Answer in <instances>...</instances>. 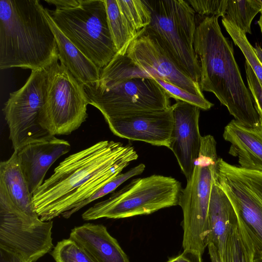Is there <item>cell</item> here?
<instances>
[{
  "instance_id": "3",
  "label": "cell",
  "mask_w": 262,
  "mask_h": 262,
  "mask_svg": "<svg viewBox=\"0 0 262 262\" xmlns=\"http://www.w3.org/2000/svg\"><path fill=\"white\" fill-rule=\"evenodd\" d=\"M58 60L55 35L39 1L1 0V70H43Z\"/></svg>"
},
{
  "instance_id": "16",
  "label": "cell",
  "mask_w": 262,
  "mask_h": 262,
  "mask_svg": "<svg viewBox=\"0 0 262 262\" xmlns=\"http://www.w3.org/2000/svg\"><path fill=\"white\" fill-rule=\"evenodd\" d=\"M70 149L68 141L50 135L28 143L15 151L32 195L43 184L52 165Z\"/></svg>"
},
{
  "instance_id": "34",
  "label": "cell",
  "mask_w": 262,
  "mask_h": 262,
  "mask_svg": "<svg viewBox=\"0 0 262 262\" xmlns=\"http://www.w3.org/2000/svg\"><path fill=\"white\" fill-rule=\"evenodd\" d=\"M194 252L183 251L181 254L169 259L167 262H194Z\"/></svg>"
},
{
  "instance_id": "23",
  "label": "cell",
  "mask_w": 262,
  "mask_h": 262,
  "mask_svg": "<svg viewBox=\"0 0 262 262\" xmlns=\"http://www.w3.org/2000/svg\"><path fill=\"white\" fill-rule=\"evenodd\" d=\"M107 21L117 54H124L137 36L128 20L121 11L117 0H104Z\"/></svg>"
},
{
  "instance_id": "36",
  "label": "cell",
  "mask_w": 262,
  "mask_h": 262,
  "mask_svg": "<svg viewBox=\"0 0 262 262\" xmlns=\"http://www.w3.org/2000/svg\"><path fill=\"white\" fill-rule=\"evenodd\" d=\"M254 50L258 59L262 64V48L258 44L256 43Z\"/></svg>"
},
{
  "instance_id": "4",
  "label": "cell",
  "mask_w": 262,
  "mask_h": 262,
  "mask_svg": "<svg viewBox=\"0 0 262 262\" xmlns=\"http://www.w3.org/2000/svg\"><path fill=\"white\" fill-rule=\"evenodd\" d=\"M216 142L210 135L202 137L199 156L178 205L182 210L184 251L203 255L207 247L208 209L218 157Z\"/></svg>"
},
{
  "instance_id": "17",
  "label": "cell",
  "mask_w": 262,
  "mask_h": 262,
  "mask_svg": "<svg viewBox=\"0 0 262 262\" xmlns=\"http://www.w3.org/2000/svg\"><path fill=\"white\" fill-rule=\"evenodd\" d=\"M255 108L259 116L257 126H246L233 119L225 127L223 136L230 143L229 154L237 158L239 167L262 171V113Z\"/></svg>"
},
{
  "instance_id": "19",
  "label": "cell",
  "mask_w": 262,
  "mask_h": 262,
  "mask_svg": "<svg viewBox=\"0 0 262 262\" xmlns=\"http://www.w3.org/2000/svg\"><path fill=\"white\" fill-rule=\"evenodd\" d=\"M45 13L55 35L60 63L63 64L74 78L84 87L98 82L101 69L80 51L60 30L51 18L48 9Z\"/></svg>"
},
{
  "instance_id": "15",
  "label": "cell",
  "mask_w": 262,
  "mask_h": 262,
  "mask_svg": "<svg viewBox=\"0 0 262 262\" xmlns=\"http://www.w3.org/2000/svg\"><path fill=\"white\" fill-rule=\"evenodd\" d=\"M112 133L120 138L168 148L174 125L173 107L138 114L107 122Z\"/></svg>"
},
{
  "instance_id": "27",
  "label": "cell",
  "mask_w": 262,
  "mask_h": 262,
  "mask_svg": "<svg viewBox=\"0 0 262 262\" xmlns=\"http://www.w3.org/2000/svg\"><path fill=\"white\" fill-rule=\"evenodd\" d=\"M51 255L56 262H94L73 239L69 238L58 242Z\"/></svg>"
},
{
  "instance_id": "7",
  "label": "cell",
  "mask_w": 262,
  "mask_h": 262,
  "mask_svg": "<svg viewBox=\"0 0 262 262\" xmlns=\"http://www.w3.org/2000/svg\"><path fill=\"white\" fill-rule=\"evenodd\" d=\"M48 11L64 35L100 68L117 54L104 0H80L76 7Z\"/></svg>"
},
{
  "instance_id": "12",
  "label": "cell",
  "mask_w": 262,
  "mask_h": 262,
  "mask_svg": "<svg viewBox=\"0 0 262 262\" xmlns=\"http://www.w3.org/2000/svg\"><path fill=\"white\" fill-rule=\"evenodd\" d=\"M46 69L31 71L25 84L10 93L3 108L14 151L26 144L51 135L41 126V110L47 88Z\"/></svg>"
},
{
  "instance_id": "25",
  "label": "cell",
  "mask_w": 262,
  "mask_h": 262,
  "mask_svg": "<svg viewBox=\"0 0 262 262\" xmlns=\"http://www.w3.org/2000/svg\"><path fill=\"white\" fill-rule=\"evenodd\" d=\"M222 22L235 45L242 51L246 61L249 64L262 86V64L258 59L254 47L248 41L246 34L225 17L222 18Z\"/></svg>"
},
{
  "instance_id": "21",
  "label": "cell",
  "mask_w": 262,
  "mask_h": 262,
  "mask_svg": "<svg viewBox=\"0 0 262 262\" xmlns=\"http://www.w3.org/2000/svg\"><path fill=\"white\" fill-rule=\"evenodd\" d=\"M0 186L6 190L12 203L21 211L32 217L36 213L27 180L16 152L0 163Z\"/></svg>"
},
{
  "instance_id": "13",
  "label": "cell",
  "mask_w": 262,
  "mask_h": 262,
  "mask_svg": "<svg viewBox=\"0 0 262 262\" xmlns=\"http://www.w3.org/2000/svg\"><path fill=\"white\" fill-rule=\"evenodd\" d=\"M124 54L145 72L149 78L166 81L192 94L205 97L199 83L179 68L145 28L132 40Z\"/></svg>"
},
{
  "instance_id": "1",
  "label": "cell",
  "mask_w": 262,
  "mask_h": 262,
  "mask_svg": "<svg viewBox=\"0 0 262 262\" xmlns=\"http://www.w3.org/2000/svg\"><path fill=\"white\" fill-rule=\"evenodd\" d=\"M138 157L131 144L108 140L69 156L33 194L36 213L42 221L60 215L69 219L81 203Z\"/></svg>"
},
{
  "instance_id": "11",
  "label": "cell",
  "mask_w": 262,
  "mask_h": 262,
  "mask_svg": "<svg viewBox=\"0 0 262 262\" xmlns=\"http://www.w3.org/2000/svg\"><path fill=\"white\" fill-rule=\"evenodd\" d=\"M213 182L227 196L261 252L262 171L233 165L219 158Z\"/></svg>"
},
{
  "instance_id": "35",
  "label": "cell",
  "mask_w": 262,
  "mask_h": 262,
  "mask_svg": "<svg viewBox=\"0 0 262 262\" xmlns=\"http://www.w3.org/2000/svg\"><path fill=\"white\" fill-rule=\"evenodd\" d=\"M211 262H223V260L216 247L212 243L207 245Z\"/></svg>"
},
{
  "instance_id": "39",
  "label": "cell",
  "mask_w": 262,
  "mask_h": 262,
  "mask_svg": "<svg viewBox=\"0 0 262 262\" xmlns=\"http://www.w3.org/2000/svg\"><path fill=\"white\" fill-rule=\"evenodd\" d=\"M257 24L259 27L260 31L262 33V11L260 12V15L259 17V19L257 21Z\"/></svg>"
},
{
  "instance_id": "37",
  "label": "cell",
  "mask_w": 262,
  "mask_h": 262,
  "mask_svg": "<svg viewBox=\"0 0 262 262\" xmlns=\"http://www.w3.org/2000/svg\"><path fill=\"white\" fill-rule=\"evenodd\" d=\"M194 262H203L202 255L199 253H195L194 254Z\"/></svg>"
},
{
  "instance_id": "38",
  "label": "cell",
  "mask_w": 262,
  "mask_h": 262,
  "mask_svg": "<svg viewBox=\"0 0 262 262\" xmlns=\"http://www.w3.org/2000/svg\"><path fill=\"white\" fill-rule=\"evenodd\" d=\"M255 259L257 262H262V251L257 252Z\"/></svg>"
},
{
  "instance_id": "26",
  "label": "cell",
  "mask_w": 262,
  "mask_h": 262,
  "mask_svg": "<svg viewBox=\"0 0 262 262\" xmlns=\"http://www.w3.org/2000/svg\"><path fill=\"white\" fill-rule=\"evenodd\" d=\"M121 11L136 33L147 27L151 12L146 0H117Z\"/></svg>"
},
{
  "instance_id": "24",
  "label": "cell",
  "mask_w": 262,
  "mask_h": 262,
  "mask_svg": "<svg viewBox=\"0 0 262 262\" xmlns=\"http://www.w3.org/2000/svg\"><path fill=\"white\" fill-rule=\"evenodd\" d=\"M261 11L262 0H227L224 17L234 24L245 34H251L252 21Z\"/></svg>"
},
{
  "instance_id": "20",
  "label": "cell",
  "mask_w": 262,
  "mask_h": 262,
  "mask_svg": "<svg viewBox=\"0 0 262 262\" xmlns=\"http://www.w3.org/2000/svg\"><path fill=\"white\" fill-rule=\"evenodd\" d=\"M237 222L236 212L230 201L213 182L208 209L207 242L212 243L216 247L222 260L228 235Z\"/></svg>"
},
{
  "instance_id": "28",
  "label": "cell",
  "mask_w": 262,
  "mask_h": 262,
  "mask_svg": "<svg viewBox=\"0 0 262 262\" xmlns=\"http://www.w3.org/2000/svg\"><path fill=\"white\" fill-rule=\"evenodd\" d=\"M154 80L165 90L170 98H173L176 101L185 102L204 110H208L213 105V104L207 100L205 97H201L192 94L166 81L159 79Z\"/></svg>"
},
{
  "instance_id": "32",
  "label": "cell",
  "mask_w": 262,
  "mask_h": 262,
  "mask_svg": "<svg viewBox=\"0 0 262 262\" xmlns=\"http://www.w3.org/2000/svg\"><path fill=\"white\" fill-rule=\"evenodd\" d=\"M45 1L50 5H54L57 9L74 7L80 3V0H45Z\"/></svg>"
},
{
  "instance_id": "31",
  "label": "cell",
  "mask_w": 262,
  "mask_h": 262,
  "mask_svg": "<svg viewBox=\"0 0 262 262\" xmlns=\"http://www.w3.org/2000/svg\"><path fill=\"white\" fill-rule=\"evenodd\" d=\"M245 67L247 83L254 107L258 108L262 113V86L246 61Z\"/></svg>"
},
{
  "instance_id": "6",
  "label": "cell",
  "mask_w": 262,
  "mask_h": 262,
  "mask_svg": "<svg viewBox=\"0 0 262 262\" xmlns=\"http://www.w3.org/2000/svg\"><path fill=\"white\" fill-rule=\"evenodd\" d=\"M182 189L181 183L171 177L154 174L135 179L107 199L88 209L82 218L91 221L149 214L178 205Z\"/></svg>"
},
{
  "instance_id": "5",
  "label": "cell",
  "mask_w": 262,
  "mask_h": 262,
  "mask_svg": "<svg viewBox=\"0 0 262 262\" xmlns=\"http://www.w3.org/2000/svg\"><path fill=\"white\" fill-rule=\"evenodd\" d=\"M151 20L145 28L174 63L199 83L200 62L194 49L195 13L187 1L149 0Z\"/></svg>"
},
{
  "instance_id": "2",
  "label": "cell",
  "mask_w": 262,
  "mask_h": 262,
  "mask_svg": "<svg viewBox=\"0 0 262 262\" xmlns=\"http://www.w3.org/2000/svg\"><path fill=\"white\" fill-rule=\"evenodd\" d=\"M219 17H204L196 27L194 49L200 58L202 91L211 92L242 125L259 122L251 93L243 80L232 43L223 34Z\"/></svg>"
},
{
  "instance_id": "10",
  "label": "cell",
  "mask_w": 262,
  "mask_h": 262,
  "mask_svg": "<svg viewBox=\"0 0 262 262\" xmlns=\"http://www.w3.org/2000/svg\"><path fill=\"white\" fill-rule=\"evenodd\" d=\"M53 224L21 211L0 186V248L25 262H35L54 247Z\"/></svg>"
},
{
  "instance_id": "22",
  "label": "cell",
  "mask_w": 262,
  "mask_h": 262,
  "mask_svg": "<svg viewBox=\"0 0 262 262\" xmlns=\"http://www.w3.org/2000/svg\"><path fill=\"white\" fill-rule=\"evenodd\" d=\"M237 216L238 222L228 235L223 262H257L256 246L243 221Z\"/></svg>"
},
{
  "instance_id": "33",
  "label": "cell",
  "mask_w": 262,
  "mask_h": 262,
  "mask_svg": "<svg viewBox=\"0 0 262 262\" xmlns=\"http://www.w3.org/2000/svg\"><path fill=\"white\" fill-rule=\"evenodd\" d=\"M0 262H25L14 253L0 248Z\"/></svg>"
},
{
  "instance_id": "14",
  "label": "cell",
  "mask_w": 262,
  "mask_h": 262,
  "mask_svg": "<svg viewBox=\"0 0 262 262\" xmlns=\"http://www.w3.org/2000/svg\"><path fill=\"white\" fill-rule=\"evenodd\" d=\"M172 106L174 125L168 148L174 154L188 180L200 150L202 137L199 125L200 108L182 101H177Z\"/></svg>"
},
{
  "instance_id": "29",
  "label": "cell",
  "mask_w": 262,
  "mask_h": 262,
  "mask_svg": "<svg viewBox=\"0 0 262 262\" xmlns=\"http://www.w3.org/2000/svg\"><path fill=\"white\" fill-rule=\"evenodd\" d=\"M145 168V165L141 163L125 173H121L114 179L104 185L99 190L97 191L91 196L81 203L75 209L74 213L90 203L112 192L122 183L132 177L140 174L143 172Z\"/></svg>"
},
{
  "instance_id": "18",
  "label": "cell",
  "mask_w": 262,
  "mask_h": 262,
  "mask_svg": "<svg viewBox=\"0 0 262 262\" xmlns=\"http://www.w3.org/2000/svg\"><path fill=\"white\" fill-rule=\"evenodd\" d=\"M74 241L94 262H130L117 240L102 224L85 223L72 229Z\"/></svg>"
},
{
  "instance_id": "8",
  "label": "cell",
  "mask_w": 262,
  "mask_h": 262,
  "mask_svg": "<svg viewBox=\"0 0 262 262\" xmlns=\"http://www.w3.org/2000/svg\"><path fill=\"white\" fill-rule=\"evenodd\" d=\"M45 69L47 88L40 124L51 135H69L88 117L89 103L84 86L58 61Z\"/></svg>"
},
{
  "instance_id": "9",
  "label": "cell",
  "mask_w": 262,
  "mask_h": 262,
  "mask_svg": "<svg viewBox=\"0 0 262 262\" xmlns=\"http://www.w3.org/2000/svg\"><path fill=\"white\" fill-rule=\"evenodd\" d=\"M84 88L89 104L100 111L106 122L171 106L170 97L153 79L134 78L106 88Z\"/></svg>"
},
{
  "instance_id": "30",
  "label": "cell",
  "mask_w": 262,
  "mask_h": 262,
  "mask_svg": "<svg viewBox=\"0 0 262 262\" xmlns=\"http://www.w3.org/2000/svg\"><path fill=\"white\" fill-rule=\"evenodd\" d=\"M195 13L203 18L225 16L227 0H187Z\"/></svg>"
}]
</instances>
